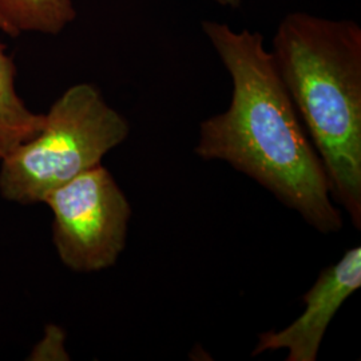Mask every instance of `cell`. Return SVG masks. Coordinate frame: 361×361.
Wrapping results in <instances>:
<instances>
[{"label":"cell","mask_w":361,"mask_h":361,"mask_svg":"<svg viewBox=\"0 0 361 361\" xmlns=\"http://www.w3.org/2000/svg\"><path fill=\"white\" fill-rule=\"evenodd\" d=\"M202 30L231 74L226 111L201 123L195 154L225 161L296 210L312 228H343L329 183L264 37L249 30L204 20Z\"/></svg>","instance_id":"6da1fadb"},{"label":"cell","mask_w":361,"mask_h":361,"mask_svg":"<svg viewBox=\"0 0 361 361\" xmlns=\"http://www.w3.org/2000/svg\"><path fill=\"white\" fill-rule=\"evenodd\" d=\"M271 55L322 159L331 197L360 231V26L288 13L277 27Z\"/></svg>","instance_id":"7a4b0ae2"},{"label":"cell","mask_w":361,"mask_h":361,"mask_svg":"<svg viewBox=\"0 0 361 361\" xmlns=\"http://www.w3.org/2000/svg\"><path fill=\"white\" fill-rule=\"evenodd\" d=\"M128 121L90 83L74 85L44 114L38 134L0 164V194L13 202H43L47 194L101 165L129 135Z\"/></svg>","instance_id":"3957f363"},{"label":"cell","mask_w":361,"mask_h":361,"mask_svg":"<svg viewBox=\"0 0 361 361\" xmlns=\"http://www.w3.org/2000/svg\"><path fill=\"white\" fill-rule=\"evenodd\" d=\"M52 212V241L74 271L113 267L125 249L131 217L126 195L98 165L56 188L43 201Z\"/></svg>","instance_id":"277c9868"},{"label":"cell","mask_w":361,"mask_h":361,"mask_svg":"<svg viewBox=\"0 0 361 361\" xmlns=\"http://www.w3.org/2000/svg\"><path fill=\"white\" fill-rule=\"evenodd\" d=\"M361 286V246H355L329 268L302 296L305 310L283 331L258 336L252 356L267 350L286 349V361H314L326 328L340 310Z\"/></svg>","instance_id":"5b68a950"},{"label":"cell","mask_w":361,"mask_h":361,"mask_svg":"<svg viewBox=\"0 0 361 361\" xmlns=\"http://www.w3.org/2000/svg\"><path fill=\"white\" fill-rule=\"evenodd\" d=\"M15 78L13 59L0 43V161L34 138L44 125V114L31 111L19 97Z\"/></svg>","instance_id":"8992f818"},{"label":"cell","mask_w":361,"mask_h":361,"mask_svg":"<svg viewBox=\"0 0 361 361\" xmlns=\"http://www.w3.org/2000/svg\"><path fill=\"white\" fill-rule=\"evenodd\" d=\"M75 18L73 0H0V30L10 37L58 35Z\"/></svg>","instance_id":"52a82bcc"},{"label":"cell","mask_w":361,"mask_h":361,"mask_svg":"<svg viewBox=\"0 0 361 361\" xmlns=\"http://www.w3.org/2000/svg\"><path fill=\"white\" fill-rule=\"evenodd\" d=\"M216 4H219L221 7H226V8H238L241 6V0H212Z\"/></svg>","instance_id":"ba28073f"}]
</instances>
